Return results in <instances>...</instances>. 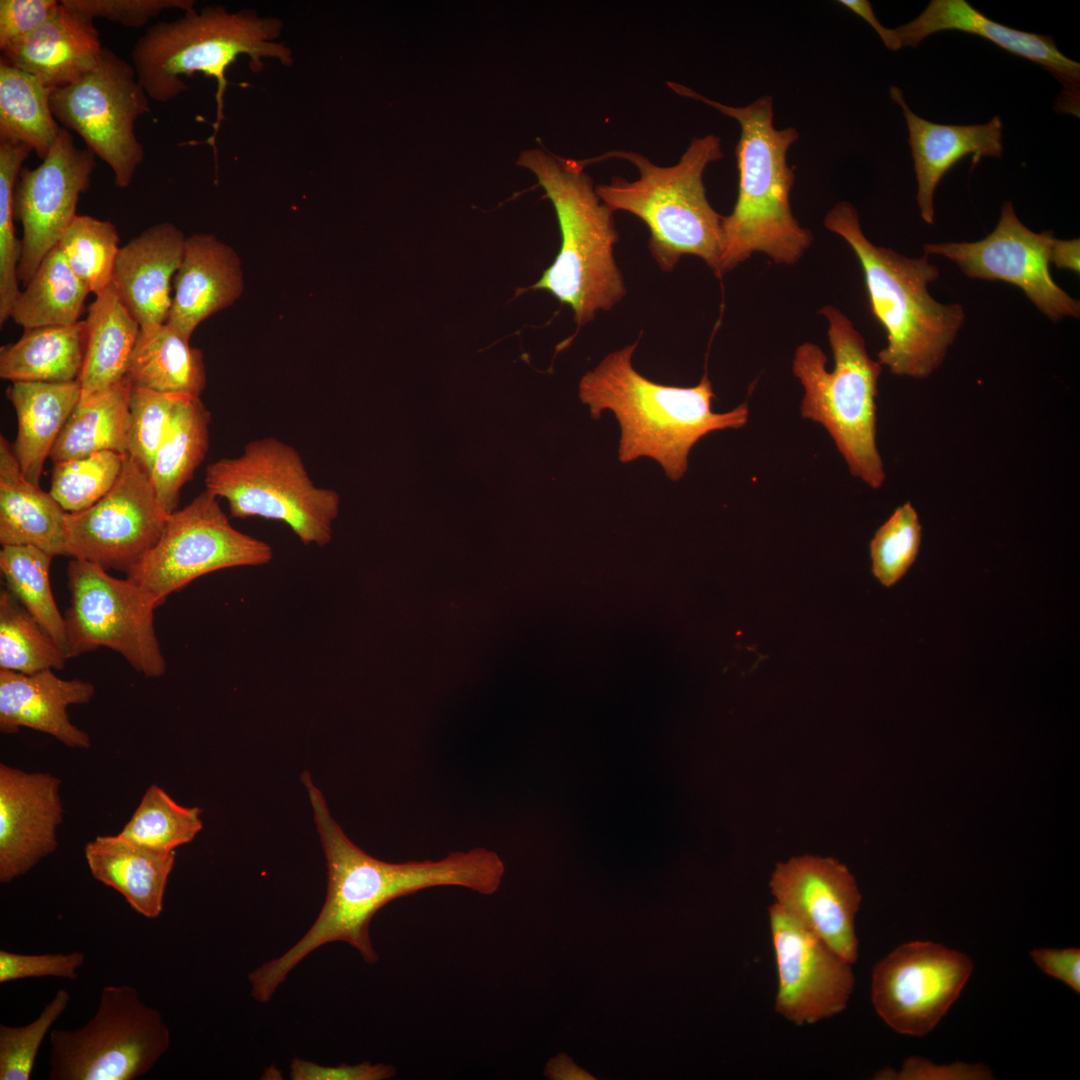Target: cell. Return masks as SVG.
<instances>
[{
	"label": "cell",
	"mask_w": 1080,
	"mask_h": 1080,
	"mask_svg": "<svg viewBox=\"0 0 1080 1080\" xmlns=\"http://www.w3.org/2000/svg\"><path fill=\"white\" fill-rule=\"evenodd\" d=\"M127 377L137 387L192 397L207 381L202 352L166 323L140 327Z\"/></svg>",
	"instance_id": "cell-31"
},
{
	"label": "cell",
	"mask_w": 1080,
	"mask_h": 1080,
	"mask_svg": "<svg viewBox=\"0 0 1080 1080\" xmlns=\"http://www.w3.org/2000/svg\"><path fill=\"white\" fill-rule=\"evenodd\" d=\"M973 971L966 954L931 941L904 943L873 969L871 999L896 1032L924 1036L957 1000Z\"/></svg>",
	"instance_id": "cell-14"
},
{
	"label": "cell",
	"mask_w": 1080,
	"mask_h": 1080,
	"mask_svg": "<svg viewBox=\"0 0 1080 1080\" xmlns=\"http://www.w3.org/2000/svg\"><path fill=\"white\" fill-rule=\"evenodd\" d=\"M54 88L0 59V140L23 143L44 159L62 127L50 105Z\"/></svg>",
	"instance_id": "cell-35"
},
{
	"label": "cell",
	"mask_w": 1080,
	"mask_h": 1080,
	"mask_svg": "<svg viewBox=\"0 0 1080 1080\" xmlns=\"http://www.w3.org/2000/svg\"><path fill=\"white\" fill-rule=\"evenodd\" d=\"M1034 963L1047 975L1080 992V950L1039 948L1031 951Z\"/></svg>",
	"instance_id": "cell-51"
},
{
	"label": "cell",
	"mask_w": 1080,
	"mask_h": 1080,
	"mask_svg": "<svg viewBox=\"0 0 1080 1080\" xmlns=\"http://www.w3.org/2000/svg\"><path fill=\"white\" fill-rule=\"evenodd\" d=\"M6 396L17 416L12 443L21 471L39 486L43 466L81 396L79 380L62 383L12 382Z\"/></svg>",
	"instance_id": "cell-29"
},
{
	"label": "cell",
	"mask_w": 1080,
	"mask_h": 1080,
	"mask_svg": "<svg viewBox=\"0 0 1080 1080\" xmlns=\"http://www.w3.org/2000/svg\"><path fill=\"white\" fill-rule=\"evenodd\" d=\"M186 237L170 222L157 223L120 247L112 285L140 327L166 323L172 284Z\"/></svg>",
	"instance_id": "cell-22"
},
{
	"label": "cell",
	"mask_w": 1080,
	"mask_h": 1080,
	"mask_svg": "<svg viewBox=\"0 0 1080 1080\" xmlns=\"http://www.w3.org/2000/svg\"><path fill=\"white\" fill-rule=\"evenodd\" d=\"M394 1066L364 1061L356 1065L321 1066L303 1059H294L290 1065L293 1080H386L396 1075Z\"/></svg>",
	"instance_id": "cell-50"
},
{
	"label": "cell",
	"mask_w": 1080,
	"mask_h": 1080,
	"mask_svg": "<svg viewBox=\"0 0 1080 1080\" xmlns=\"http://www.w3.org/2000/svg\"><path fill=\"white\" fill-rule=\"evenodd\" d=\"M53 558L30 545L2 546L0 570L7 590L49 633L68 658L65 619L55 603L49 580Z\"/></svg>",
	"instance_id": "cell-37"
},
{
	"label": "cell",
	"mask_w": 1080,
	"mask_h": 1080,
	"mask_svg": "<svg viewBox=\"0 0 1080 1080\" xmlns=\"http://www.w3.org/2000/svg\"><path fill=\"white\" fill-rule=\"evenodd\" d=\"M85 339V320L72 325L24 329L20 339L1 347L0 377L11 383L78 380Z\"/></svg>",
	"instance_id": "cell-32"
},
{
	"label": "cell",
	"mask_w": 1080,
	"mask_h": 1080,
	"mask_svg": "<svg viewBox=\"0 0 1080 1080\" xmlns=\"http://www.w3.org/2000/svg\"><path fill=\"white\" fill-rule=\"evenodd\" d=\"M201 812L198 807L178 804L164 789L153 784L118 834L155 851L174 852L201 831Z\"/></svg>",
	"instance_id": "cell-39"
},
{
	"label": "cell",
	"mask_w": 1080,
	"mask_h": 1080,
	"mask_svg": "<svg viewBox=\"0 0 1080 1080\" xmlns=\"http://www.w3.org/2000/svg\"><path fill=\"white\" fill-rule=\"evenodd\" d=\"M56 0H1L0 50L20 44L59 10Z\"/></svg>",
	"instance_id": "cell-48"
},
{
	"label": "cell",
	"mask_w": 1080,
	"mask_h": 1080,
	"mask_svg": "<svg viewBox=\"0 0 1080 1080\" xmlns=\"http://www.w3.org/2000/svg\"><path fill=\"white\" fill-rule=\"evenodd\" d=\"M181 396L134 386L129 402L128 454L151 473L156 453Z\"/></svg>",
	"instance_id": "cell-44"
},
{
	"label": "cell",
	"mask_w": 1080,
	"mask_h": 1080,
	"mask_svg": "<svg viewBox=\"0 0 1080 1080\" xmlns=\"http://www.w3.org/2000/svg\"><path fill=\"white\" fill-rule=\"evenodd\" d=\"M210 422L211 413L200 397L179 398L150 473L157 498L168 514L177 510L181 489L206 457Z\"/></svg>",
	"instance_id": "cell-33"
},
{
	"label": "cell",
	"mask_w": 1080,
	"mask_h": 1080,
	"mask_svg": "<svg viewBox=\"0 0 1080 1080\" xmlns=\"http://www.w3.org/2000/svg\"><path fill=\"white\" fill-rule=\"evenodd\" d=\"M1079 241V238L1070 240L1056 239L1052 251L1051 264H1054L1059 269H1066L1079 273Z\"/></svg>",
	"instance_id": "cell-53"
},
{
	"label": "cell",
	"mask_w": 1080,
	"mask_h": 1080,
	"mask_svg": "<svg viewBox=\"0 0 1080 1080\" xmlns=\"http://www.w3.org/2000/svg\"><path fill=\"white\" fill-rule=\"evenodd\" d=\"M49 1039L50 1080H134L167 1052L170 1031L134 987L108 985L83 1027L54 1029Z\"/></svg>",
	"instance_id": "cell-10"
},
{
	"label": "cell",
	"mask_w": 1080,
	"mask_h": 1080,
	"mask_svg": "<svg viewBox=\"0 0 1080 1080\" xmlns=\"http://www.w3.org/2000/svg\"><path fill=\"white\" fill-rule=\"evenodd\" d=\"M23 143L0 140V325L20 293L18 264L22 242L15 233L14 195L22 165L32 152Z\"/></svg>",
	"instance_id": "cell-41"
},
{
	"label": "cell",
	"mask_w": 1080,
	"mask_h": 1080,
	"mask_svg": "<svg viewBox=\"0 0 1080 1080\" xmlns=\"http://www.w3.org/2000/svg\"><path fill=\"white\" fill-rule=\"evenodd\" d=\"M218 499L205 489L170 514L155 546L126 574L157 607L208 573L273 559L271 545L237 530Z\"/></svg>",
	"instance_id": "cell-11"
},
{
	"label": "cell",
	"mask_w": 1080,
	"mask_h": 1080,
	"mask_svg": "<svg viewBox=\"0 0 1080 1080\" xmlns=\"http://www.w3.org/2000/svg\"><path fill=\"white\" fill-rule=\"evenodd\" d=\"M544 1074L550 1079H594L586 1071L576 1066L564 1053L550 1059Z\"/></svg>",
	"instance_id": "cell-54"
},
{
	"label": "cell",
	"mask_w": 1080,
	"mask_h": 1080,
	"mask_svg": "<svg viewBox=\"0 0 1080 1080\" xmlns=\"http://www.w3.org/2000/svg\"><path fill=\"white\" fill-rule=\"evenodd\" d=\"M84 855L92 876L118 891L138 914L150 919L161 914L174 852L155 851L116 834L88 842Z\"/></svg>",
	"instance_id": "cell-28"
},
{
	"label": "cell",
	"mask_w": 1080,
	"mask_h": 1080,
	"mask_svg": "<svg viewBox=\"0 0 1080 1080\" xmlns=\"http://www.w3.org/2000/svg\"><path fill=\"white\" fill-rule=\"evenodd\" d=\"M517 164L536 176L554 206L561 233L554 262L525 290L548 291L569 305L574 321L583 326L626 294L613 256L619 239L613 212L598 197L582 160L536 148L521 152Z\"/></svg>",
	"instance_id": "cell-5"
},
{
	"label": "cell",
	"mask_w": 1080,
	"mask_h": 1080,
	"mask_svg": "<svg viewBox=\"0 0 1080 1080\" xmlns=\"http://www.w3.org/2000/svg\"><path fill=\"white\" fill-rule=\"evenodd\" d=\"M889 94L906 120L917 180L916 200L923 221L931 225L936 187L957 162L968 155H973L974 163L981 157L1002 156V121L995 116L984 124H937L915 114L899 87H890Z\"/></svg>",
	"instance_id": "cell-24"
},
{
	"label": "cell",
	"mask_w": 1080,
	"mask_h": 1080,
	"mask_svg": "<svg viewBox=\"0 0 1080 1080\" xmlns=\"http://www.w3.org/2000/svg\"><path fill=\"white\" fill-rule=\"evenodd\" d=\"M89 293L55 246L20 291L10 318L24 329L72 325L81 321Z\"/></svg>",
	"instance_id": "cell-36"
},
{
	"label": "cell",
	"mask_w": 1080,
	"mask_h": 1080,
	"mask_svg": "<svg viewBox=\"0 0 1080 1080\" xmlns=\"http://www.w3.org/2000/svg\"><path fill=\"white\" fill-rule=\"evenodd\" d=\"M961 31L984 38L1003 50L1042 66L1063 87L1055 110L1079 117L1080 64L1067 58L1053 37L1017 30L1000 24L975 9L966 0H932L914 20L894 28L898 45L917 47L928 36L941 31Z\"/></svg>",
	"instance_id": "cell-21"
},
{
	"label": "cell",
	"mask_w": 1080,
	"mask_h": 1080,
	"mask_svg": "<svg viewBox=\"0 0 1080 1080\" xmlns=\"http://www.w3.org/2000/svg\"><path fill=\"white\" fill-rule=\"evenodd\" d=\"M169 515L150 473L127 454L117 482L102 499L67 513L70 556L127 574L155 546Z\"/></svg>",
	"instance_id": "cell-16"
},
{
	"label": "cell",
	"mask_w": 1080,
	"mask_h": 1080,
	"mask_svg": "<svg viewBox=\"0 0 1080 1080\" xmlns=\"http://www.w3.org/2000/svg\"><path fill=\"white\" fill-rule=\"evenodd\" d=\"M769 922L778 975L775 1010L798 1025L841 1013L854 989L852 964L774 903Z\"/></svg>",
	"instance_id": "cell-18"
},
{
	"label": "cell",
	"mask_w": 1080,
	"mask_h": 1080,
	"mask_svg": "<svg viewBox=\"0 0 1080 1080\" xmlns=\"http://www.w3.org/2000/svg\"><path fill=\"white\" fill-rule=\"evenodd\" d=\"M769 886L777 905L842 958L856 962L861 895L844 864L815 855L792 857L776 865Z\"/></svg>",
	"instance_id": "cell-19"
},
{
	"label": "cell",
	"mask_w": 1080,
	"mask_h": 1080,
	"mask_svg": "<svg viewBox=\"0 0 1080 1080\" xmlns=\"http://www.w3.org/2000/svg\"><path fill=\"white\" fill-rule=\"evenodd\" d=\"M65 6L91 18L100 17L127 28H140L164 10L194 9L193 0H60Z\"/></svg>",
	"instance_id": "cell-46"
},
{
	"label": "cell",
	"mask_w": 1080,
	"mask_h": 1080,
	"mask_svg": "<svg viewBox=\"0 0 1080 1080\" xmlns=\"http://www.w3.org/2000/svg\"><path fill=\"white\" fill-rule=\"evenodd\" d=\"M6 589L0 593V669L33 674L60 670L68 659L40 623Z\"/></svg>",
	"instance_id": "cell-38"
},
{
	"label": "cell",
	"mask_w": 1080,
	"mask_h": 1080,
	"mask_svg": "<svg viewBox=\"0 0 1080 1080\" xmlns=\"http://www.w3.org/2000/svg\"><path fill=\"white\" fill-rule=\"evenodd\" d=\"M722 157L721 139L714 134L693 138L671 166L654 164L633 151H610L594 160L625 159L639 177H613L595 187L596 193L612 212L631 213L646 224L648 248L663 271L673 270L682 256L693 255L719 277L723 216L707 199L703 174Z\"/></svg>",
	"instance_id": "cell-7"
},
{
	"label": "cell",
	"mask_w": 1080,
	"mask_h": 1080,
	"mask_svg": "<svg viewBox=\"0 0 1080 1080\" xmlns=\"http://www.w3.org/2000/svg\"><path fill=\"white\" fill-rule=\"evenodd\" d=\"M148 98L133 65L103 48L91 71L52 91L50 105L60 126L79 134L86 148L111 168L114 184L124 189L144 159L134 127L149 112Z\"/></svg>",
	"instance_id": "cell-13"
},
{
	"label": "cell",
	"mask_w": 1080,
	"mask_h": 1080,
	"mask_svg": "<svg viewBox=\"0 0 1080 1080\" xmlns=\"http://www.w3.org/2000/svg\"><path fill=\"white\" fill-rule=\"evenodd\" d=\"M283 22L260 17L252 10L229 12L222 6L191 9L174 21H161L146 29L136 41L131 59L137 79L148 97L168 102L188 89L181 79L202 73L217 83V116L208 143L215 149V137L223 115L227 69L240 57L249 58L253 72H260L265 59L284 66L294 62L292 50L277 42Z\"/></svg>",
	"instance_id": "cell-6"
},
{
	"label": "cell",
	"mask_w": 1080,
	"mask_h": 1080,
	"mask_svg": "<svg viewBox=\"0 0 1080 1080\" xmlns=\"http://www.w3.org/2000/svg\"><path fill=\"white\" fill-rule=\"evenodd\" d=\"M90 293L103 294L113 281L119 235L113 223L77 215L56 245Z\"/></svg>",
	"instance_id": "cell-40"
},
{
	"label": "cell",
	"mask_w": 1080,
	"mask_h": 1080,
	"mask_svg": "<svg viewBox=\"0 0 1080 1080\" xmlns=\"http://www.w3.org/2000/svg\"><path fill=\"white\" fill-rule=\"evenodd\" d=\"M61 779L0 764V882L25 875L57 848Z\"/></svg>",
	"instance_id": "cell-20"
},
{
	"label": "cell",
	"mask_w": 1080,
	"mask_h": 1080,
	"mask_svg": "<svg viewBox=\"0 0 1080 1080\" xmlns=\"http://www.w3.org/2000/svg\"><path fill=\"white\" fill-rule=\"evenodd\" d=\"M94 692L90 682L61 679L53 669L33 674L0 669V730L13 734L30 728L67 747L89 748V735L71 723L67 708L88 703Z\"/></svg>",
	"instance_id": "cell-25"
},
{
	"label": "cell",
	"mask_w": 1080,
	"mask_h": 1080,
	"mask_svg": "<svg viewBox=\"0 0 1080 1080\" xmlns=\"http://www.w3.org/2000/svg\"><path fill=\"white\" fill-rule=\"evenodd\" d=\"M327 862L325 903L307 933L282 956L249 974L251 993L268 1002L288 974L312 951L330 942H345L367 964L379 956L369 925L389 902L436 886H460L483 895L494 894L505 873L494 851L475 848L451 852L441 860L389 863L370 856L355 845L331 816L326 800L309 772L302 774Z\"/></svg>",
	"instance_id": "cell-1"
},
{
	"label": "cell",
	"mask_w": 1080,
	"mask_h": 1080,
	"mask_svg": "<svg viewBox=\"0 0 1080 1080\" xmlns=\"http://www.w3.org/2000/svg\"><path fill=\"white\" fill-rule=\"evenodd\" d=\"M103 48L93 20L61 3L50 20L1 58L55 89L91 71Z\"/></svg>",
	"instance_id": "cell-26"
},
{
	"label": "cell",
	"mask_w": 1080,
	"mask_h": 1080,
	"mask_svg": "<svg viewBox=\"0 0 1080 1080\" xmlns=\"http://www.w3.org/2000/svg\"><path fill=\"white\" fill-rule=\"evenodd\" d=\"M667 85L675 93L734 119L740 126L735 149L738 195L732 212L722 219L719 277L756 252L766 254L777 264L794 265L813 242L812 232L799 224L790 206L795 173L788 165L787 153L799 138L797 129L775 128L771 96L735 107L682 84Z\"/></svg>",
	"instance_id": "cell-3"
},
{
	"label": "cell",
	"mask_w": 1080,
	"mask_h": 1080,
	"mask_svg": "<svg viewBox=\"0 0 1080 1080\" xmlns=\"http://www.w3.org/2000/svg\"><path fill=\"white\" fill-rule=\"evenodd\" d=\"M638 341L608 354L579 383V398L599 419L614 413L621 427L618 456L622 463L650 457L667 477L677 481L688 468L692 447L711 432L743 427L749 416L744 402L731 411L715 413L711 381L705 373L693 387L653 382L638 373L632 356Z\"/></svg>",
	"instance_id": "cell-2"
},
{
	"label": "cell",
	"mask_w": 1080,
	"mask_h": 1080,
	"mask_svg": "<svg viewBox=\"0 0 1080 1080\" xmlns=\"http://www.w3.org/2000/svg\"><path fill=\"white\" fill-rule=\"evenodd\" d=\"M133 384L127 377L109 389L79 400L49 458L53 463L99 451L128 453L129 402Z\"/></svg>",
	"instance_id": "cell-34"
},
{
	"label": "cell",
	"mask_w": 1080,
	"mask_h": 1080,
	"mask_svg": "<svg viewBox=\"0 0 1080 1080\" xmlns=\"http://www.w3.org/2000/svg\"><path fill=\"white\" fill-rule=\"evenodd\" d=\"M95 155L75 146L69 130L60 134L41 164L23 168L14 195V216L23 228L18 279L25 286L43 258L77 216L79 197L95 169Z\"/></svg>",
	"instance_id": "cell-17"
},
{
	"label": "cell",
	"mask_w": 1080,
	"mask_h": 1080,
	"mask_svg": "<svg viewBox=\"0 0 1080 1080\" xmlns=\"http://www.w3.org/2000/svg\"><path fill=\"white\" fill-rule=\"evenodd\" d=\"M70 993L59 989L40 1015L24 1026L0 1025V1080H29L38 1050L66 1010Z\"/></svg>",
	"instance_id": "cell-45"
},
{
	"label": "cell",
	"mask_w": 1080,
	"mask_h": 1080,
	"mask_svg": "<svg viewBox=\"0 0 1080 1080\" xmlns=\"http://www.w3.org/2000/svg\"><path fill=\"white\" fill-rule=\"evenodd\" d=\"M127 454L99 451L53 463L49 493L67 513L86 510L113 488Z\"/></svg>",
	"instance_id": "cell-42"
},
{
	"label": "cell",
	"mask_w": 1080,
	"mask_h": 1080,
	"mask_svg": "<svg viewBox=\"0 0 1080 1080\" xmlns=\"http://www.w3.org/2000/svg\"><path fill=\"white\" fill-rule=\"evenodd\" d=\"M1052 231L1036 233L1017 217L1013 204L1003 202L994 230L976 242H944L923 245L927 255L954 262L969 278L1004 281L1023 291L1034 306L1052 322L1079 318L1080 303L1052 278L1050 264L1056 242Z\"/></svg>",
	"instance_id": "cell-15"
},
{
	"label": "cell",
	"mask_w": 1080,
	"mask_h": 1080,
	"mask_svg": "<svg viewBox=\"0 0 1080 1080\" xmlns=\"http://www.w3.org/2000/svg\"><path fill=\"white\" fill-rule=\"evenodd\" d=\"M70 605L64 615L68 658L106 647L146 677L166 672L155 628V602L134 582L118 579L89 561L67 567Z\"/></svg>",
	"instance_id": "cell-12"
},
{
	"label": "cell",
	"mask_w": 1080,
	"mask_h": 1080,
	"mask_svg": "<svg viewBox=\"0 0 1080 1080\" xmlns=\"http://www.w3.org/2000/svg\"><path fill=\"white\" fill-rule=\"evenodd\" d=\"M876 1079L898 1080H984L991 1079V1071L982 1064L956 1062L949 1065H936L921 1057L905 1060L900 1071L889 1068L880 1070Z\"/></svg>",
	"instance_id": "cell-49"
},
{
	"label": "cell",
	"mask_w": 1080,
	"mask_h": 1080,
	"mask_svg": "<svg viewBox=\"0 0 1080 1080\" xmlns=\"http://www.w3.org/2000/svg\"><path fill=\"white\" fill-rule=\"evenodd\" d=\"M84 961L80 951L29 955L0 950V982L46 976L75 980Z\"/></svg>",
	"instance_id": "cell-47"
},
{
	"label": "cell",
	"mask_w": 1080,
	"mask_h": 1080,
	"mask_svg": "<svg viewBox=\"0 0 1080 1080\" xmlns=\"http://www.w3.org/2000/svg\"><path fill=\"white\" fill-rule=\"evenodd\" d=\"M823 224L846 241L862 267L871 311L887 335L878 362L893 375L929 377L942 365L965 322L960 304H943L928 291V284L939 277L938 267L925 253L910 258L872 243L849 202L836 203Z\"/></svg>",
	"instance_id": "cell-4"
},
{
	"label": "cell",
	"mask_w": 1080,
	"mask_h": 1080,
	"mask_svg": "<svg viewBox=\"0 0 1080 1080\" xmlns=\"http://www.w3.org/2000/svg\"><path fill=\"white\" fill-rule=\"evenodd\" d=\"M819 314L828 322L834 368L826 369L828 359L817 344L796 348L792 372L804 388L801 415L827 430L854 477L878 489L886 478L876 443L882 365L869 356L863 336L840 309L826 305Z\"/></svg>",
	"instance_id": "cell-8"
},
{
	"label": "cell",
	"mask_w": 1080,
	"mask_h": 1080,
	"mask_svg": "<svg viewBox=\"0 0 1080 1080\" xmlns=\"http://www.w3.org/2000/svg\"><path fill=\"white\" fill-rule=\"evenodd\" d=\"M206 490L227 502L235 518L284 523L306 545L326 546L339 512V495L314 484L301 454L274 437L248 442L234 458L206 467Z\"/></svg>",
	"instance_id": "cell-9"
},
{
	"label": "cell",
	"mask_w": 1080,
	"mask_h": 1080,
	"mask_svg": "<svg viewBox=\"0 0 1080 1080\" xmlns=\"http://www.w3.org/2000/svg\"><path fill=\"white\" fill-rule=\"evenodd\" d=\"M84 360L79 376L86 400L127 378L139 323L119 300L113 285L87 310Z\"/></svg>",
	"instance_id": "cell-30"
},
{
	"label": "cell",
	"mask_w": 1080,
	"mask_h": 1080,
	"mask_svg": "<svg viewBox=\"0 0 1080 1080\" xmlns=\"http://www.w3.org/2000/svg\"><path fill=\"white\" fill-rule=\"evenodd\" d=\"M244 288L237 253L212 234L186 237L166 324L190 341L199 324L232 305Z\"/></svg>",
	"instance_id": "cell-23"
},
{
	"label": "cell",
	"mask_w": 1080,
	"mask_h": 1080,
	"mask_svg": "<svg viewBox=\"0 0 1080 1080\" xmlns=\"http://www.w3.org/2000/svg\"><path fill=\"white\" fill-rule=\"evenodd\" d=\"M921 544V525L910 502L899 506L879 527L870 542L873 575L891 587L916 560Z\"/></svg>",
	"instance_id": "cell-43"
},
{
	"label": "cell",
	"mask_w": 1080,
	"mask_h": 1080,
	"mask_svg": "<svg viewBox=\"0 0 1080 1080\" xmlns=\"http://www.w3.org/2000/svg\"><path fill=\"white\" fill-rule=\"evenodd\" d=\"M67 512L23 475L12 443L0 436V543L70 556Z\"/></svg>",
	"instance_id": "cell-27"
},
{
	"label": "cell",
	"mask_w": 1080,
	"mask_h": 1080,
	"mask_svg": "<svg viewBox=\"0 0 1080 1080\" xmlns=\"http://www.w3.org/2000/svg\"><path fill=\"white\" fill-rule=\"evenodd\" d=\"M842 6L851 10L856 15L865 20L879 35L884 45L892 51L899 50L896 37L893 29L884 27L877 19L872 5L867 0H840L838 1Z\"/></svg>",
	"instance_id": "cell-52"
}]
</instances>
